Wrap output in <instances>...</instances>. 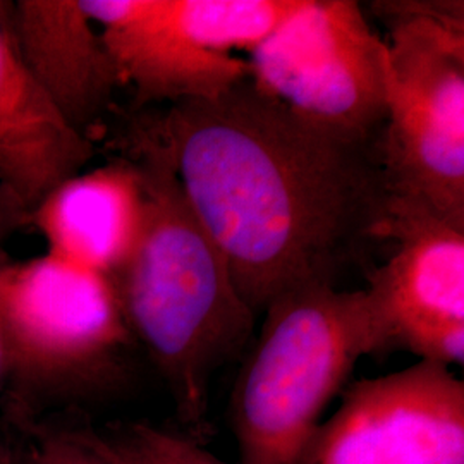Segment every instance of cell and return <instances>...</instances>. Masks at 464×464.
Masks as SVG:
<instances>
[{"mask_svg": "<svg viewBox=\"0 0 464 464\" xmlns=\"http://www.w3.org/2000/svg\"><path fill=\"white\" fill-rule=\"evenodd\" d=\"M147 197L131 160L78 172L52 188L28 214L50 255L111 281L126 266L143 231Z\"/></svg>", "mask_w": 464, "mask_h": 464, "instance_id": "cell-11", "label": "cell"}, {"mask_svg": "<svg viewBox=\"0 0 464 464\" xmlns=\"http://www.w3.org/2000/svg\"><path fill=\"white\" fill-rule=\"evenodd\" d=\"M100 442L116 464H229L197 440L149 423H126L99 431Z\"/></svg>", "mask_w": 464, "mask_h": 464, "instance_id": "cell-15", "label": "cell"}, {"mask_svg": "<svg viewBox=\"0 0 464 464\" xmlns=\"http://www.w3.org/2000/svg\"><path fill=\"white\" fill-rule=\"evenodd\" d=\"M385 241L394 251L363 289L377 354L402 349L463 365L464 226L391 198Z\"/></svg>", "mask_w": 464, "mask_h": 464, "instance_id": "cell-8", "label": "cell"}, {"mask_svg": "<svg viewBox=\"0 0 464 464\" xmlns=\"http://www.w3.org/2000/svg\"><path fill=\"white\" fill-rule=\"evenodd\" d=\"M296 464H464V382L431 362L353 382Z\"/></svg>", "mask_w": 464, "mask_h": 464, "instance_id": "cell-7", "label": "cell"}, {"mask_svg": "<svg viewBox=\"0 0 464 464\" xmlns=\"http://www.w3.org/2000/svg\"><path fill=\"white\" fill-rule=\"evenodd\" d=\"M82 5L138 103L217 99L249 78L246 59L193 42L176 17L174 0H82Z\"/></svg>", "mask_w": 464, "mask_h": 464, "instance_id": "cell-9", "label": "cell"}, {"mask_svg": "<svg viewBox=\"0 0 464 464\" xmlns=\"http://www.w3.org/2000/svg\"><path fill=\"white\" fill-rule=\"evenodd\" d=\"M141 134L166 157L256 315L299 285L334 284L368 243L385 241L379 140L315 124L249 78L217 99L169 105Z\"/></svg>", "mask_w": 464, "mask_h": 464, "instance_id": "cell-1", "label": "cell"}, {"mask_svg": "<svg viewBox=\"0 0 464 464\" xmlns=\"http://www.w3.org/2000/svg\"><path fill=\"white\" fill-rule=\"evenodd\" d=\"M147 214L112 284L128 331L166 381L176 415L193 435L207 430L210 385L249 344L256 314L236 289L224 255L184 198L162 151L134 138Z\"/></svg>", "mask_w": 464, "mask_h": 464, "instance_id": "cell-2", "label": "cell"}, {"mask_svg": "<svg viewBox=\"0 0 464 464\" xmlns=\"http://www.w3.org/2000/svg\"><path fill=\"white\" fill-rule=\"evenodd\" d=\"M0 435V464H116L86 427L34 423L21 415Z\"/></svg>", "mask_w": 464, "mask_h": 464, "instance_id": "cell-14", "label": "cell"}, {"mask_svg": "<svg viewBox=\"0 0 464 464\" xmlns=\"http://www.w3.org/2000/svg\"><path fill=\"white\" fill-rule=\"evenodd\" d=\"M303 0H174L176 17L201 49L251 53L298 13Z\"/></svg>", "mask_w": 464, "mask_h": 464, "instance_id": "cell-13", "label": "cell"}, {"mask_svg": "<svg viewBox=\"0 0 464 464\" xmlns=\"http://www.w3.org/2000/svg\"><path fill=\"white\" fill-rule=\"evenodd\" d=\"M236 377L237 464H296L360 358L377 354L365 291L306 284L272 299Z\"/></svg>", "mask_w": 464, "mask_h": 464, "instance_id": "cell-3", "label": "cell"}, {"mask_svg": "<svg viewBox=\"0 0 464 464\" xmlns=\"http://www.w3.org/2000/svg\"><path fill=\"white\" fill-rule=\"evenodd\" d=\"M28 222V208L16 195L0 184V245Z\"/></svg>", "mask_w": 464, "mask_h": 464, "instance_id": "cell-16", "label": "cell"}, {"mask_svg": "<svg viewBox=\"0 0 464 464\" xmlns=\"http://www.w3.org/2000/svg\"><path fill=\"white\" fill-rule=\"evenodd\" d=\"M9 17L17 50L36 83L57 112L88 136L124 86L82 0H16Z\"/></svg>", "mask_w": 464, "mask_h": 464, "instance_id": "cell-10", "label": "cell"}, {"mask_svg": "<svg viewBox=\"0 0 464 464\" xmlns=\"http://www.w3.org/2000/svg\"><path fill=\"white\" fill-rule=\"evenodd\" d=\"M11 381L24 391L88 392L114 383L133 343L112 281L44 255L0 262Z\"/></svg>", "mask_w": 464, "mask_h": 464, "instance_id": "cell-5", "label": "cell"}, {"mask_svg": "<svg viewBox=\"0 0 464 464\" xmlns=\"http://www.w3.org/2000/svg\"><path fill=\"white\" fill-rule=\"evenodd\" d=\"M9 381H11V354H9V343H7V334L4 327V318L0 314V394Z\"/></svg>", "mask_w": 464, "mask_h": 464, "instance_id": "cell-17", "label": "cell"}, {"mask_svg": "<svg viewBox=\"0 0 464 464\" xmlns=\"http://www.w3.org/2000/svg\"><path fill=\"white\" fill-rule=\"evenodd\" d=\"M387 112L379 138L391 198L464 226V2L379 0Z\"/></svg>", "mask_w": 464, "mask_h": 464, "instance_id": "cell-4", "label": "cell"}, {"mask_svg": "<svg viewBox=\"0 0 464 464\" xmlns=\"http://www.w3.org/2000/svg\"><path fill=\"white\" fill-rule=\"evenodd\" d=\"M249 82L299 116L349 138H381L387 47L354 0H303L253 50Z\"/></svg>", "mask_w": 464, "mask_h": 464, "instance_id": "cell-6", "label": "cell"}, {"mask_svg": "<svg viewBox=\"0 0 464 464\" xmlns=\"http://www.w3.org/2000/svg\"><path fill=\"white\" fill-rule=\"evenodd\" d=\"M0 0V184L30 210L52 188L83 170L93 143L57 112L24 64Z\"/></svg>", "mask_w": 464, "mask_h": 464, "instance_id": "cell-12", "label": "cell"}]
</instances>
